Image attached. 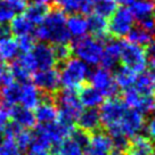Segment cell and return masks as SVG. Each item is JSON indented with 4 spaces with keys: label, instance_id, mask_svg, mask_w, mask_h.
<instances>
[{
    "label": "cell",
    "instance_id": "8fae6325",
    "mask_svg": "<svg viewBox=\"0 0 155 155\" xmlns=\"http://www.w3.org/2000/svg\"><path fill=\"white\" fill-rule=\"evenodd\" d=\"M122 101L129 108L136 110L143 114H150L155 111V96L140 95L132 87L124 89Z\"/></svg>",
    "mask_w": 155,
    "mask_h": 155
},
{
    "label": "cell",
    "instance_id": "e0dca14e",
    "mask_svg": "<svg viewBox=\"0 0 155 155\" xmlns=\"http://www.w3.org/2000/svg\"><path fill=\"white\" fill-rule=\"evenodd\" d=\"M75 123L78 126V129L87 132L88 135H94L98 131H102L99 112L96 108H87L82 111Z\"/></svg>",
    "mask_w": 155,
    "mask_h": 155
},
{
    "label": "cell",
    "instance_id": "8992f818",
    "mask_svg": "<svg viewBox=\"0 0 155 155\" xmlns=\"http://www.w3.org/2000/svg\"><path fill=\"white\" fill-rule=\"evenodd\" d=\"M135 24V18L130 10L127 7L116 8L115 12L110 16V21L107 22L108 34L112 38L120 39L127 37Z\"/></svg>",
    "mask_w": 155,
    "mask_h": 155
},
{
    "label": "cell",
    "instance_id": "b9f144b4",
    "mask_svg": "<svg viewBox=\"0 0 155 155\" xmlns=\"http://www.w3.org/2000/svg\"><path fill=\"white\" fill-rule=\"evenodd\" d=\"M145 54L146 58H147V64L155 63V39H152L150 42L146 45Z\"/></svg>",
    "mask_w": 155,
    "mask_h": 155
},
{
    "label": "cell",
    "instance_id": "44dd1931",
    "mask_svg": "<svg viewBox=\"0 0 155 155\" xmlns=\"http://www.w3.org/2000/svg\"><path fill=\"white\" fill-rule=\"evenodd\" d=\"M126 5L137 22L154 16V2L152 0H127Z\"/></svg>",
    "mask_w": 155,
    "mask_h": 155
},
{
    "label": "cell",
    "instance_id": "7dc6e473",
    "mask_svg": "<svg viewBox=\"0 0 155 155\" xmlns=\"http://www.w3.org/2000/svg\"><path fill=\"white\" fill-rule=\"evenodd\" d=\"M40 1H44V2H47V4H49V2H53V1H57V0H40Z\"/></svg>",
    "mask_w": 155,
    "mask_h": 155
},
{
    "label": "cell",
    "instance_id": "f35d334b",
    "mask_svg": "<svg viewBox=\"0 0 155 155\" xmlns=\"http://www.w3.org/2000/svg\"><path fill=\"white\" fill-rule=\"evenodd\" d=\"M17 41V46H18L19 51L22 53H29L31 49L33 48L34 44V35H23V37H18L16 39Z\"/></svg>",
    "mask_w": 155,
    "mask_h": 155
},
{
    "label": "cell",
    "instance_id": "7bdbcfd3",
    "mask_svg": "<svg viewBox=\"0 0 155 155\" xmlns=\"http://www.w3.org/2000/svg\"><path fill=\"white\" fill-rule=\"evenodd\" d=\"M6 1L13 7V9L16 12V14L17 13H23L28 4H29L28 0H6Z\"/></svg>",
    "mask_w": 155,
    "mask_h": 155
},
{
    "label": "cell",
    "instance_id": "d6a6232c",
    "mask_svg": "<svg viewBox=\"0 0 155 155\" xmlns=\"http://www.w3.org/2000/svg\"><path fill=\"white\" fill-rule=\"evenodd\" d=\"M17 41L12 37L0 39V58L2 61H13L18 56Z\"/></svg>",
    "mask_w": 155,
    "mask_h": 155
},
{
    "label": "cell",
    "instance_id": "816d5d0a",
    "mask_svg": "<svg viewBox=\"0 0 155 155\" xmlns=\"http://www.w3.org/2000/svg\"><path fill=\"white\" fill-rule=\"evenodd\" d=\"M1 62H2V59H1V58H0V63H1Z\"/></svg>",
    "mask_w": 155,
    "mask_h": 155
},
{
    "label": "cell",
    "instance_id": "5b68a950",
    "mask_svg": "<svg viewBox=\"0 0 155 155\" xmlns=\"http://www.w3.org/2000/svg\"><path fill=\"white\" fill-rule=\"evenodd\" d=\"M127 110H128V106L124 104V102L116 96L111 97L107 101L103 102L99 110L102 127L106 131L117 128Z\"/></svg>",
    "mask_w": 155,
    "mask_h": 155
},
{
    "label": "cell",
    "instance_id": "f1b7e54d",
    "mask_svg": "<svg viewBox=\"0 0 155 155\" xmlns=\"http://www.w3.org/2000/svg\"><path fill=\"white\" fill-rule=\"evenodd\" d=\"M88 33L91 34V37L103 40L108 35L107 30V21L98 15L92 14L88 17Z\"/></svg>",
    "mask_w": 155,
    "mask_h": 155
},
{
    "label": "cell",
    "instance_id": "484cf974",
    "mask_svg": "<svg viewBox=\"0 0 155 155\" xmlns=\"http://www.w3.org/2000/svg\"><path fill=\"white\" fill-rule=\"evenodd\" d=\"M132 88L144 96H155V74L153 72H141L137 75Z\"/></svg>",
    "mask_w": 155,
    "mask_h": 155
},
{
    "label": "cell",
    "instance_id": "f907efd6",
    "mask_svg": "<svg viewBox=\"0 0 155 155\" xmlns=\"http://www.w3.org/2000/svg\"><path fill=\"white\" fill-rule=\"evenodd\" d=\"M152 34H153V35H154V37H155V30H154V31H153V33H152Z\"/></svg>",
    "mask_w": 155,
    "mask_h": 155
},
{
    "label": "cell",
    "instance_id": "ee69618b",
    "mask_svg": "<svg viewBox=\"0 0 155 155\" xmlns=\"http://www.w3.org/2000/svg\"><path fill=\"white\" fill-rule=\"evenodd\" d=\"M147 134H148V138L155 144V113L147 122Z\"/></svg>",
    "mask_w": 155,
    "mask_h": 155
},
{
    "label": "cell",
    "instance_id": "6da1fadb",
    "mask_svg": "<svg viewBox=\"0 0 155 155\" xmlns=\"http://www.w3.org/2000/svg\"><path fill=\"white\" fill-rule=\"evenodd\" d=\"M34 37L51 46L68 44L71 35L66 28V15L59 8L50 9L41 24L34 30Z\"/></svg>",
    "mask_w": 155,
    "mask_h": 155
},
{
    "label": "cell",
    "instance_id": "4dcf8cb0",
    "mask_svg": "<svg viewBox=\"0 0 155 155\" xmlns=\"http://www.w3.org/2000/svg\"><path fill=\"white\" fill-rule=\"evenodd\" d=\"M83 147L72 137H68L51 150L53 155H83Z\"/></svg>",
    "mask_w": 155,
    "mask_h": 155
},
{
    "label": "cell",
    "instance_id": "7402d4cb",
    "mask_svg": "<svg viewBox=\"0 0 155 155\" xmlns=\"http://www.w3.org/2000/svg\"><path fill=\"white\" fill-rule=\"evenodd\" d=\"M49 12H50L49 4L40 0H33L31 4H28L26 8L23 12V15L35 26L42 23V21L46 18Z\"/></svg>",
    "mask_w": 155,
    "mask_h": 155
},
{
    "label": "cell",
    "instance_id": "c3c4849f",
    "mask_svg": "<svg viewBox=\"0 0 155 155\" xmlns=\"http://www.w3.org/2000/svg\"><path fill=\"white\" fill-rule=\"evenodd\" d=\"M150 155H155V148H154V150H153V153H152Z\"/></svg>",
    "mask_w": 155,
    "mask_h": 155
},
{
    "label": "cell",
    "instance_id": "d590c367",
    "mask_svg": "<svg viewBox=\"0 0 155 155\" xmlns=\"http://www.w3.org/2000/svg\"><path fill=\"white\" fill-rule=\"evenodd\" d=\"M116 9V4L113 0H96L92 4L91 13L103 18H108Z\"/></svg>",
    "mask_w": 155,
    "mask_h": 155
},
{
    "label": "cell",
    "instance_id": "74e56055",
    "mask_svg": "<svg viewBox=\"0 0 155 155\" xmlns=\"http://www.w3.org/2000/svg\"><path fill=\"white\" fill-rule=\"evenodd\" d=\"M16 12L13 7L6 0H0V24H8L13 21Z\"/></svg>",
    "mask_w": 155,
    "mask_h": 155
},
{
    "label": "cell",
    "instance_id": "2e32d148",
    "mask_svg": "<svg viewBox=\"0 0 155 155\" xmlns=\"http://www.w3.org/2000/svg\"><path fill=\"white\" fill-rule=\"evenodd\" d=\"M112 150L111 137L102 131L90 136L89 143L84 148L86 155H110Z\"/></svg>",
    "mask_w": 155,
    "mask_h": 155
},
{
    "label": "cell",
    "instance_id": "f6af8a7d",
    "mask_svg": "<svg viewBox=\"0 0 155 155\" xmlns=\"http://www.w3.org/2000/svg\"><path fill=\"white\" fill-rule=\"evenodd\" d=\"M12 35V31H10V26L8 24H0V39L6 38V37H10Z\"/></svg>",
    "mask_w": 155,
    "mask_h": 155
},
{
    "label": "cell",
    "instance_id": "836d02e7",
    "mask_svg": "<svg viewBox=\"0 0 155 155\" xmlns=\"http://www.w3.org/2000/svg\"><path fill=\"white\" fill-rule=\"evenodd\" d=\"M0 155H22L7 128L0 131Z\"/></svg>",
    "mask_w": 155,
    "mask_h": 155
},
{
    "label": "cell",
    "instance_id": "4fadbf2b",
    "mask_svg": "<svg viewBox=\"0 0 155 155\" xmlns=\"http://www.w3.org/2000/svg\"><path fill=\"white\" fill-rule=\"evenodd\" d=\"M29 54L33 62L35 71L53 68L57 64L53 46L49 44H35Z\"/></svg>",
    "mask_w": 155,
    "mask_h": 155
},
{
    "label": "cell",
    "instance_id": "7a4b0ae2",
    "mask_svg": "<svg viewBox=\"0 0 155 155\" xmlns=\"http://www.w3.org/2000/svg\"><path fill=\"white\" fill-rule=\"evenodd\" d=\"M89 75L90 72L87 64L77 57H71L63 63L59 73L61 84L64 87V89L78 90L87 83Z\"/></svg>",
    "mask_w": 155,
    "mask_h": 155
},
{
    "label": "cell",
    "instance_id": "f546056e",
    "mask_svg": "<svg viewBox=\"0 0 155 155\" xmlns=\"http://www.w3.org/2000/svg\"><path fill=\"white\" fill-rule=\"evenodd\" d=\"M9 26L12 33L16 35V38L23 35H33L35 30V26L23 14L15 16Z\"/></svg>",
    "mask_w": 155,
    "mask_h": 155
},
{
    "label": "cell",
    "instance_id": "d4e9b609",
    "mask_svg": "<svg viewBox=\"0 0 155 155\" xmlns=\"http://www.w3.org/2000/svg\"><path fill=\"white\" fill-rule=\"evenodd\" d=\"M7 130L9 131V134L12 135L13 139H14L16 146L18 147V150L21 152H25L29 150L31 140H32V131L29 129H24L21 127L14 124L13 122H10Z\"/></svg>",
    "mask_w": 155,
    "mask_h": 155
},
{
    "label": "cell",
    "instance_id": "7c38bea8",
    "mask_svg": "<svg viewBox=\"0 0 155 155\" xmlns=\"http://www.w3.org/2000/svg\"><path fill=\"white\" fill-rule=\"evenodd\" d=\"M145 123L146 121L143 113L136 111V110H127L117 128L115 129L123 134L127 138H132L135 136L139 135L143 131Z\"/></svg>",
    "mask_w": 155,
    "mask_h": 155
},
{
    "label": "cell",
    "instance_id": "d6986e66",
    "mask_svg": "<svg viewBox=\"0 0 155 155\" xmlns=\"http://www.w3.org/2000/svg\"><path fill=\"white\" fill-rule=\"evenodd\" d=\"M78 98L81 106L86 108H96L104 102V96L90 84H83L78 89Z\"/></svg>",
    "mask_w": 155,
    "mask_h": 155
},
{
    "label": "cell",
    "instance_id": "30bf717a",
    "mask_svg": "<svg viewBox=\"0 0 155 155\" xmlns=\"http://www.w3.org/2000/svg\"><path fill=\"white\" fill-rule=\"evenodd\" d=\"M89 77L91 86L101 92L103 96L111 98L117 95L119 88L114 81V77L112 75L111 71L104 68H96Z\"/></svg>",
    "mask_w": 155,
    "mask_h": 155
},
{
    "label": "cell",
    "instance_id": "60d3db41",
    "mask_svg": "<svg viewBox=\"0 0 155 155\" xmlns=\"http://www.w3.org/2000/svg\"><path fill=\"white\" fill-rule=\"evenodd\" d=\"M14 81L13 78L10 75L9 68H8V65L4 64L2 62L0 63V86H4V84H7V83Z\"/></svg>",
    "mask_w": 155,
    "mask_h": 155
},
{
    "label": "cell",
    "instance_id": "1f68e13d",
    "mask_svg": "<svg viewBox=\"0 0 155 155\" xmlns=\"http://www.w3.org/2000/svg\"><path fill=\"white\" fill-rule=\"evenodd\" d=\"M137 75H138V73L134 72L130 68L122 66L116 70L115 75H113V77H114V81H115L117 88H121L124 90V89L131 88L135 84Z\"/></svg>",
    "mask_w": 155,
    "mask_h": 155
},
{
    "label": "cell",
    "instance_id": "ffe728a7",
    "mask_svg": "<svg viewBox=\"0 0 155 155\" xmlns=\"http://www.w3.org/2000/svg\"><path fill=\"white\" fill-rule=\"evenodd\" d=\"M41 97H42V92L33 83L30 81L22 82V90H21L18 105L29 110H34L41 101Z\"/></svg>",
    "mask_w": 155,
    "mask_h": 155
},
{
    "label": "cell",
    "instance_id": "9c48e42d",
    "mask_svg": "<svg viewBox=\"0 0 155 155\" xmlns=\"http://www.w3.org/2000/svg\"><path fill=\"white\" fill-rule=\"evenodd\" d=\"M34 128L38 131H40L51 143L53 148L55 146H57L58 144H61L63 140H65L66 138H68L72 135L73 130L75 129L72 124L64 123L59 120H56V121L50 122V123L37 124Z\"/></svg>",
    "mask_w": 155,
    "mask_h": 155
},
{
    "label": "cell",
    "instance_id": "e575fe53",
    "mask_svg": "<svg viewBox=\"0 0 155 155\" xmlns=\"http://www.w3.org/2000/svg\"><path fill=\"white\" fill-rule=\"evenodd\" d=\"M127 37H128V42L143 47V46H146L153 39V34L146 30L141 29L140 26H136V28L134 26Z\"/></svg>",
    "mask_w": 155,
    "mask_h": 155
},
{
    "label": "cell",
    "instance_id": "ba28073f",
    "mask_svg": "<svg viewBox=\"0 0 155 155\" xmlns=\"http://www.w3.org/2000/svg\"><path fill=\"white\" fill-rule=\"evenodd\" d=\"M32 83L42 94L56 95L61 87L59 72L55 68L39 70L32 73Z\"/></svg>",
    "mask_w": 155,
    "mask_h": 155
},
{
    "label": "cell",
    "instance_id": "4316f807",
    "mask_svg": "<svg viewBox=\"0 0 155 155\" xmlns=\"http://www.w3.org/2000/svg\"><path fill=\"white\" fill-rule=\"evenodd\" d=\"M153 150L154 145L148 137L137 135L129 140L128 155H150Z\"/></svg>",
    "mask_w": 155,
    "mask_h": 155
},
{
    "label": "cell",
    "instance_id": "bcb514c9",
    "mask_svg": "<svg viewBox=\"0 0 155 155\" xmlns=\"http://www.w3.org/2000/svg\"><path fill=\"white\" fill-rule=\"evenodd\" d=\"M115 4H121V5H126L127 0H113Z\"/></svg>",
    "mask_w": 155,
    "mask_h": 155
},
{
    "label": "cell",
    "instance_id": "83f0119b",
    "mask_svg": "<svg viewBox=\"0 0 155 155\" xmlns=\"http://www.w3.org/2000/svg\"><path fill=\"white\" fill-rule=\"evenodd\" d=\"M58 8L70 14H90L92 4L89 0H57Z\"/></svg>",
    "mask_w": 155,
    "mask_h": 155
},
{
    "label": "cell",
    "instance_id": "603a6c76",
    "mask_svg": "<svg viewBox=\"0 0 155 155\" xmlns=\"http://www.w3.org/2000/svg\"><path fill=\"white\" fill-rule=\"evenodd\" d=\"M22 90V82L12 81L0 88V103L12 107L19 104V97Z\"/></svg>",
    "mask_w": 155,
    "mask_h": 155
},
{
    "label": "cell",
    "instance_id": "ab89813d",
    "mask_svg": "<svg viewBox=\"0 0 155 155\" xmlns=\"http://www.w3.org/2000/svg\"><path fill=\"white\" fill-rule=\"evenodd\" d=\"M10 123V107L0 103V131H4Z\"/></svg>",
    "mask_w": 155,
    "mask_h": 155
},
{
    "label": "cell",
    "instance_id": "52a82bcc",
    "mask_svg": "<svg viewBox=\"0 0 155 155\" xmlns=\"http://www.w3.org/2000/svg\"><path fill=\"white\" fill-rule=\"evenodd\" d=\"M122 66L132 70L136 73H141L147 66L145 49L141 46L134 45L130 42H123L120 56Z\"/></svg>",
    "mask_w": 155,
    "mask_h": 155
},
{
    "label": "cell",
    "instance_id": "5bb4252c",
    "mask_svg": "<svg viewBox=\"0 0 155 155\" xmlns=\"http://www.w3.org/2000/svg\"><path fill=\"white\" fill-rule=\"evenodd\" d=\"M34 116L38 124L50 123L58 119V108L55 102V95L42 94L41 101L34 108Z\"/></svg>",
    "mask_w": 155,
    "mask_h": 155
},
{
    "label": "cell",
    "instance_id": "277c9868",
    "mask_svg": "<svg viewBox=\"0 0 155 155\" xmlns=\"http://www.w3.org/2000/svg\"><path fill=\"white\" fill-rule=\"evenodd\" d=\"M71 47L73 55H75L77 58L82 61L83 63L97 65L101 62L104 49L102 40L94 38L91 35H84L82 38L75 39Z\"/></svg>",
    "mask_w": 155,
    "mask_h": 155
},
{
    "label": "cell",
    "instance_id": "cb8c5ba5",
    "mask_svg": "<svg viewBox=\"0 0 155 155\" xmlns=\"http://www.w3.org/2000/svg\"><path fill=\"white\" fill-rule=\"evenodd\" d=\"M66 28L74 39L82 38L88 33V19L82 14H72L66 18Z\"/></svg>",
    "mask_w": 155,
    "mask_h": 155
},
{
    "label": "cell",
    "instance_id": "ac0fdd59",
    "mask_svg": "<svg viewBox=\"0 0 155 155\" xmlns=\"http://www.w3.org/2000/svg\"><path fill=\"white\" fill-rule=\"evenodd\" d=\"M10 122L29 130L33 129L37 126L34 112L21 105H15L10 107Z\"/></svg>",
    "mask_w": 155,
    "mask_h": 155
},
{
    "label": "cell",
    "instance_id": "3957f363",
    "mask_svg": "<svg viewBox=\"0 0 155 155\" xmlns=\"http://www.w3.org/2000/svg\"><path fill=\"white\" fill-rule=\"evenodd\" d=\"M55 102L58 108L57 120L74 126L80 113L82 112V106L79 102L77 90H58L55 95Z\"/></svg>",
    "mask_w": 155,
    "mask_h": 155
},
{
    "label": "cell",
    "instance_id": "9a60e30c",
    "mask_svg": "<svg viewBox=\"0 0 155 155\" xmlns=\"http://www.w3.org/2000/svg\"><path fill=\"white\" fill-rule=\"evenodd\" d=\"M122 46H123V41H121L120 39L112 38L111 40L107 41V44L104 46L101 62H99L102 64V68H106L108 71L116 68L117 63L120 62Z\"/></svg>",
    "mask_w": 155,
    "mask_h": 155
},
{
    "label": "cell",
    "instance_id": "681fc988",
    "mask_svg": "<svg viewBox=\"0 0 155 155\" xmlns=\"http://www.w3.org/2000/svg\"><path fill=\"white\" fill-rule=\"evenodd\" d=\"M154 18H155V2H154Z\"/></svg>",
    "mask_w": 155,
    "mask_h": 155
},
{
    "label": "cell",
    "instance_id": "8d00e7d4",
    "mask_svg": "<svg viewBox=\"0 0 155 155\" xmlns=\"http://www.w3.org/2000/svg\"><path fill=\"white\" fill-rule=\"evenodd\" d=\"M53 48L55 57L57 59V63H64L68 58L72 57V47L70 44L55 45V46H53Z\"/></svg>",
    "mask_w": 155,
    "mask_h": 155
}]
</instances>
